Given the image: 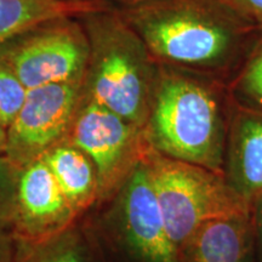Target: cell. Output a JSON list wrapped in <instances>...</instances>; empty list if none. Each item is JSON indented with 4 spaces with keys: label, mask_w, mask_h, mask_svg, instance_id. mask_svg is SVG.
I'll list each match as a JSON object with an SVG mask.
<instances>
[{
    "label": "cell",
    "mask_w": 262,
    "mask_h": 262,
    "mask_svg": "<svg viewBox=\"0 0 262 262\" xmlns=\"http://www.w3.org/2000/svg\"><path fill=\"white\" fill-rule=\"evenodd\" d=\"M228 127L211 88L171 73L156 84L143 131L160 155L225 175Z\"/></svg>",
    "instance_id": "obj_1"
},
{
    "label": "cell",
    "mask_w": 262,
    "mask_h": 262,
    "mask_svg": "<svg viewBox=\"0 0 262 262\" xmlns=\"http://www.w3.org/2000/svg\"><path fill=\"white\" fill-rule=\"evenodd\" d=\"M134 31L153 55L191 68L220 67L233 54V22L203 0H168L130 14Z\"/></svg>",
    "instance_id": "obj_2"
},
{
    "label": "cell",
    "mask_w": 262,
    "mask_h": 262,
    "mask_svg": "<svg viewBox=\"0 0 262 262\" xmlns=\"http://www.w3.org/2000/svg\"><path fill=\"white\" fill-rule=\"evenodd\" d=\"M93 224L94 241L107 262H180L143 158L104 201Z\"/></svg>",
    "instance_id": "obj_3"
},
{
    "label": "cell",
    "mask_w": 262,
    "mask_h": 262,
    "mask_svg": "<svg viewBox=\"0 0 262 262\" xmlns=\"http://www.w3.org/2000/svg\"><path fill=\"white\" fill-rule=\"evenodd\" d=\"M88 67L89 100L145 129L156 83L139 35L114 19L94 25Z\"/></svg>",
    "instance_id": "obj_4"
},
{
    "label": "cell",
    "mask_w": 262,
    "mask_h": 262,
    "mask_svg": "<svg viewBox=\"0 0 262 262\" xmlns=\"http://www.w3.org/2000/svg\"><path fill=\"white\" fill-rule=\"evenodd\" d=\"M143 162L165 228L178 253L204 222L250 212V206L229 186L224 173L171 159L150 146Z\"/></svg>",
    "instance_id": "obj_5"
},
{
    "label": "cell",
    "mask_w": 262,
    "mask_h": 262,
    "mask_svg": "<svg viewBox=\"0 0 262 262\" xmlns=\"http://www.w3.org/2000/svg\"><path fill=\"white\" fill-rule=\"evenodd\" d=\"M18 38L9 48H0V60L11 68L27 90L83 79L90 44L74 22L55 19Z\"/></svg>",
    "instance_id": "obj_6"
},
{
    "label": "cell",
    "mask_w": 262,
    "mask_h": 262,
    "mask_svg": "<svg viewBox=\"0 0 262 262\" xmlns=\"http://www.w3.org/2000/svg\"><path fill=\"white\" fill-rule=\"evenodd\" d=\"M70 142L89 157L98 180V202L117 191L148 149L145 131L93 100L78 110Z\"/></svg>",
    "instance_id": "obj_7"
},
{
    "label": "cell",
    "mask_w": 262,
    "mask_h": 262,
    "mask_svg": "<svg viewBox=\"0 0 262 262\" xmlns=\"http://www.w3.org/2000/svg\"><path fill=\"white\" fill-rule=\"evenodd\" d=\"M81 80L27 91L24 106L6 130L5 157L16 168L22 170L62 142L77 116Z\"/></svg>",
    "instance_id": "obj_8"
},
{
    "label": "cell",
    "mask_w": 262,
    "mask_h": 262,
    "mask_svg": "<svg viewBox=\"0 0 262 262\" xmlns=\"http://www.w3.org/2000/svg\"><path fill=\"white\" fill-rule=\"evenodd\" d=\"M77 212L41 158L19 171L16 225L19 237L47 241L63 233Z\"/></svg>",
    "instance_id": "obj_9"
},
{
    "label": "cell",
    "mask_w": 262,
    "mask_h": 262,
    "mask_svg": "<svg viewBox=\"0 0 262 262\" xmlns=\"http://www.w3.org/2000/svg\"><path fill=\"white\" fill-rule=\"evenodd\" d=\"M225 178L250 206L262 193V113L242 107L228 127Z\"/></svg>",
    "instance_id": "obj_10"
},
{
    "label": "cell",
    "mask_w": 262,
    "mask_h": 262,
    "mask_svg": "<svg viewBox=\"0 0 262 262\" xmlns=\"http://www.w3.org/2000/svg\"><path fill=\"white\" fill-rule=\"evenodd\" d=\"M180 262H256L251 216H222L199 226L179 253Z\"/></svg>",
    "instance_id": "obj_11"
},
{
    "label": "cell",
    "mask_w": 262,
    "mask_h": 262,
    "mask_svg": "<svg viewBox=\"0 0 262 262\" xmlns=\"http://www.w3.org/2000/svg\"><path fill=\"white\" fill-rule=\"evenodd\" d=\"M41 159L47 163L74 211L86 210L98 202V180L89 157L71 143L61 142Z\"/></svg>",
    "instance_id": "obj_12"
},
{
    "label": "cell",
    "mask_w": 262,
    "mask_h": 262,
    "mask_svg": "<svg viewBox=\"0 0 262 262\" xmlns=\"http://www.w3.org/2000/svg\"><path fill=\"white\" fill-rule=\"evenodd\" d=\"M96 10L89 0H0V48L48 22Z\"/></svg>",
    "instance_id": "obj_13"
},
{
    "label": "cell",
    "mask_w": 262,
    "mask_h": 262,
    "mask_svg": "<svg viewBox=\"0 0 262 262\" xmlns=\"http://www.w3.org/2000/svg\"><path fill=\"white\" fill-rule=\"evenodd\" d=\"M27 91L11 68L0 60V125L5 130L24 106Z\"/></svg>",
    "instance_id": "obj_14"
},
{
    "label": "cell",
    "mask_w": 262,
    "mask_h": 262,
    "mask_svg": "<svg viewBox=\"0 0 262 262\" xmlns=\"http://www.w3.org/2000/svg\"><path fill=\"white\" fill-rule=\"evenodd\" d=\"M19 171L5 156H0V229L5 231L16 225Z\"/></svg>",
    "instance_id": "obj_15"
},
{
    "label": "cell",
    "mask_w": 262,
    "mask_h": 262,
    "mask_svg": "<svg viewBox=\"0 0 262 262\" xmlns=\"http://www.w3.org/2000/svg\"><path fill=\"white\" fill-rule=\"evenodd\" d=\"M32 262H95L85 244L74 234H62L39 251Z\"/></svg>",
    "instance_id": "obj_16"
},
{
    "label": "cell",
    "mask_w": 262,
    "mask_h": 262,
    "mask_svg": "<svg viewBox=\"0 0 262 262\" xmlns=\"http://www.w3.org/2000/svg\"><path fill=\"white\" fill-rule=\"evenodd\" d=\"M237 91L244 108L262 113V50L249 62Z\"/></svg>",
    "instance_id": "obj_17"
},
{
    "label": "cell",
    "mask_w": 262,
    "mask_h": 262,
    "mask_svg": "<svg viewBox=\"0 0 262 262\" xmlns=\"http://www.w3.org/2000/svg\"><path fill=\"white\" fill-rule=\"evenodd\" d=\"M250 216L255 239V256L256 262H262V193L251 203Z\"/></svg>",
    "instance_id": "obj_18"
},
{
    "label": "cell",
    "mask_w": 262,
    "mask_h": 262,
    "mask_svg": "<svg viewBox=\"0 0 262 262\" xmlns=\"http://www.w3.org/2000/svg\"><path fill=\"white\" fill-rule=\"evenodd\" d=\"M18 257V237L0 229V262H16Z\"/></svg>",
    "instance_id": "obj_19"
},
{
    "label": "cell",
    "mask_w": 262,
    "mask_h": 262,
    "mask_svg": "<svg viewBox=\"0 0 262 262\" xmlns=\"http://www.w3.org/2000/svg\"><path fill=\"white\" fill-rule=\"evenodd\" d=\"M228 3L262 22V0H228Z\"/></svg>",
    "instance_id": "obj_20"
},
{
    "label": "cell",
    "mask_w": 262,
    "mask_h": 262,
    "mask_svg": "<svg viewBox=\"0 0 262 262\" xmlns=\"http://www.w3.org/2000/svg\"><path fill=\"white\" fill-rule=\"evenodd\" d=\"M6 150V130L0 125V156H5Z\"/></svg>",
    "instance_id": "obj_21"
}]
</instances>
